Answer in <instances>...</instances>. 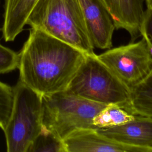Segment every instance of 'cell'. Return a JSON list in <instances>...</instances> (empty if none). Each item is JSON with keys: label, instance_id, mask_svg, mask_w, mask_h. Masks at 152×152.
I'll return each instance as SVG.
<instances>
[{"label": "cell", "instance_id": "1", "mask_svg": "<svg viewBox=\"0 0 152 152\" xmlns=\"http://www.w3.org/2000/svg\"><path fill=\"white\" fill-rule=\"evenodd\" d=\"M18 54L19 80L43 96L65 90L86 53L40 29L31 28Z\"/></svg>", "mask_w": 152, "mask_h": 152}, {"label": "cell", "instance_id": "2", "mask_svg": "<svg viewBox=\"0 0 152 152\" xmlns=\"http://www.w3.org/2000/svg\"><path fill=\"white\" fill-rule=\"evenodd\" d=\"M27 24L86 54L95 53L78 0H39L28 16Z\"/></svg>", "mask_w": 152, "mask_h": 152}, {"label": "cell", "instance_id": "3", "mask_svg": "<svg viewBox=\"0 0 152 152\" xmlns=\"http://www.w3.org/2000/svg\"><path fill=\"white\" fill-rule=\"evenodd\" d=\"M106 104L75 96L66 90L42 96L43 128L63 141L81 129H95L94 117Z\"/></svg>", "mask_w": 152, "mask_h": 152}, {"label": "cell", "instance_id": "4", "mask_svg": "<svg viewBox=\"0 0 152 152\" xmlns=\"http://www.w3.org/2000/svg\"><path fill=\"white\" fill-rule=\"evenodd\" d=\"M65 90L90 101L104 104H117L127 110L128 109L129 88L95 53L85 54Z\"/></svg>", "mask_w": 152, "mask_h": 152}, {"label": "cell", "instance_id": "5", "mask_svg": "<svg viewBox=\"0 0 152 152\" xmlns=\"http://www.w3.org/2000/svg\"><path fill=\"white\" fill-rule=\"evenodd\" d=\"M42 129V96L19 80L12 88L11 113L3 130L7 151L28 152Z\"/></svg>", "mask_w": 152, "mask_h": 152}, {"label": "cell", "instance_id": "6", "mask_svg": "<svg viewBox=\"0 0 152 152\" xmlns=\"http://www.w3.org/2000/svg\"><path fill=\"white\" fill-rule=\"evenodd\" d=\"M129 90L144 80L152 69V56L144 38L97 55Z\"/></svg>", "mask_w": 152, "mask_h": 152}, {"label": "cell", "instance_id": "7", "mask_svg": "<svg viewBox=\"0 0 152 152\" xmlns=\"http://www.w3.org/2000/svg\"><path fill=\"white\" fill-rule=\"evenodd\" d=\"M86 26L94 48L110 49L115 28L113 18L102 0H78Z\"/></svg>", "mask_w": 152, "mask_h": 152}, {"label": "cell", "instance_id": "8", "mask_svg": "<svg viewBox=\"0 0 152 152\" xmlns=\"http://www.w3.org/2000/svg\"><path fill=\"white\" fill-rule=\"evenodd\" d=\"M63 142L65 152H147L141 148L121 144L93 128L77 130Z\"/></svg>", "mask_w": 152, "mask_h": 152}, {"label": "cell", "instance_id": "9", "mask_svg": "<svg viewBox=\"0 0 152 152\" xmlns=\"http://www.w3.org/2000/svg\"><path fill=\"white\" fill-rule=\"evenodd\" d=\"M101 134L121 144L152 152V118L135 115L121 125L96 129Z\"/></svg>", "mask_w": 152, "mask_h": 152}, {"label": "cell", "instance_id": "10", "mask_svg": "<svg viewBox=\"0 0 152 152\" xmlns=\"http://www.w3.org/2000/svg\"><path fill=\"white\" fill-rule=\"evenodd\" d=\"M109 10L115 28L126 30L132 42L141 36L145 0H102Z\"/></svg>", "mask_w": 152, "mask_h": 152}, {"label": "cell", "instance_id": "11", "mask_svg": "<svg viewBox=\"0 0 152 152\" xmlns=\"http://www.w3.org/2000/svg\"><path fill=\"white\" fill-rule=\"evenodd\" d=\"M39 0H5L2 36L6 42L14 40L27 24L32 10Z\"/></svg>", "mask_w": 152, "mask_h": 152}, {"label": "cell", "instance_id": "12", "mask_svg": "<svg viewBox=\"0 0 152 152\" xmlns=\"http://www.w3.org/2000/svg\"><path fill=\"white\" fill-rule=\"evenodd\" d=\"M128 110L152 118V69L144 80L130 89Z\"/></svg>", "mask_w": 152, "mask_h": 152}, {"label": "cell", "instance_id": "13", "mask_svg": "<svg viewBox=\"0 0 152 152\" xmlns=\"http://www.w3.org/2000/svg\"><path fill=\"white\" fill-rule=\"evenodd\" d=\"M135 116L119 104H109L94 117L93 125L95 129L114 127L132 120Z\"/></svg>", "mask_w": 152, "mask_h": 152}, {"label": "cell", "instance_id": "14", "mask_svg": "<svg viewBox=\"0 0 152 152\" xmlns=\"http://www.w3.org/2000/svg\"><path fill=\"white\" fill-rule=\"evenodd\" d=\"M65 152L63 141L43 128L28 150V152Z\"/></svg>", "mask_w": 152, "mask_h": 152}, {"label": "cell", "instance_id": "15", "mask_svg": "<svg viewBox=\"0 0 152 152\" xmlns=\"http://www.w3.org/2000/svg\"><path fill=\"white\" fill-rule=\"evenodd\" d=\"M12 103V88L0 81V128L4 130L8 121Z\"/></svg>", "mask_w": 152, "mask_h": 152}, {"label": "cell", "instance_id": "16", "mask_svg": "<svg viewBox=\"0 0 152 152\" xmlns=\"http://www.w3.org/2000/svg\"><path fill=\"white\" fill-rule=\"evenodd\" d=\"M18 54L0 43V75L17 68Z\"/></svg>", "mask_w": 152, "mask_h": 152}, {"label": "cell", "instance_id": "17", "mask_svg": "<svg viewBox=\"0 0 152 152\" xmlns=\"http://www.w3.org/2000/svg\"><path fill=\"white\" fill-rule=\"evenodd\" d=\"M141 36L145 40L152 56V8H147L140 30Z\"/></svg>", "mask_w": 152, "mask_h": 152}, {"label": "cell", "instance_id": "18", "mask_svg": "<svg viewBox=\"0 0 152 152\" xmlns=\"http://www.w3.org/2000/svg\"><path fill=\"white\" fill-rule=\"evenodd\" d=\"M145 4L147 8H152V0H145Z\"/></svg>", "mask_w": 152, "mask_h": 152}]
</instances>
